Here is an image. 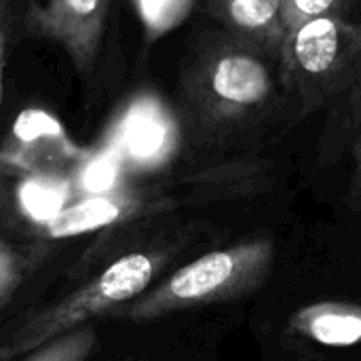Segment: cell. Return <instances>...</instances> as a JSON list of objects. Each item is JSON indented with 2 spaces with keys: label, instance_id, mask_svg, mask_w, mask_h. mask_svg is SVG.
<instances>
[{
  "label": "cell",
  "instance_id": "1",
  "mask_svg": "<svg viewBox=\"0 0 361 361\" xmlns=\"http://www.w3.org/2000/svg\"><path fill=\"white\" fill-rule=\"evenodd\" d=\"M286 78L302 102V112L328 108L330 131L322 140V154L361 118V25L334 17H317L286 36Z\"/></svg>",
  "mask_w": 361,
  "mask_h": 361
},
{
  "label": "cell",
  "instance_id": "2",
  "mask_svg": "<svg viewBox=\"0 0 361 361\" xmlns=\"http://www.w3.org/2000/svg\"><path fill=\"white\" fill-rule=\"evenodd\" d=\"M279 49L228 34L209 40L184 76L190 114L207 127L241 125L267 110L288 82Z\"/></svg>",
  "mask_w": 361,
  "mask_h": 361
},
{
  "label": "cell",
  "instance_id": "3",
  "mask_svg": "<svg viewBox=\"0 0 361 361\" xmlns=\"http://www.w3.org/2000/svg\"><path fill=\"white\" fill-rule=\"evenodd\" d=\"M273 264L275 245L271 239H247L224 250L207 252L121 307L114 317L150 322L171 313L231 302L260 290Z\"/></svg>",
  "mask_w": 361,
  "mask_h": 361
},
{
  "label": "cell",
  "instance_id": "4",
  "mask_svg": "<svg viewBox=\"0 0 361 361\" xmlns=\"http://www.w3.org/2000/svg\"><path fill=\"white\" fill-rule=\"evenodd\" d=\"M169 258L167 247L135 250L116 258L85 286L42 309L0 341V361L25 357L53 338L89 326L95 317L114 315L150 288Z\"/></svg>",
  "mask_w": 361,
  "mask_h": 361
},
{
  "label": "cell",
  "instance_id": "5",
  "mask_svg": "<svg viewBox=\"0 0 361 361\" xmlns=\"http://www.w3.org/2000/svg\"><path fill=\"white\" fill-rule=\"evenodd\" d=\"M89 157L49 112L23 110L0 146V176H72ZM74 178V176H72Z\"/></svg>",
  "mask_w": 361,
  "mask_h": 361
},
{
  "label": "cell",
  "instance_id": "6",
  "mask_svg": "<svg viewBox=\"0 0 361 361\" xmlns=\"http://www.w3.org/2000/svg\"><path fill=\"white\" fill-rule=\"evenodd\" d=\"M112 0H47L30 4L23 27L63 49L80 74H89L102 53Z\"/></svg>",
  "mask_w": 361,
  "mask_h": 361
},
{
  "label": "cell",
  "instance_id": "7",
  "mask_svg": "<svg viewBox=\"0 0 361 361\" xmlns=\"http://www.w3.org/2000/svg\"><path fill=\"white\" fill-rule=\"evenodd\" d=\"M178 207L173 197L157 190L114 188L108 192L87 195L70 203L49 222L34 226V235L42 241H61L78 235L95 233L108 226H123L146 220Z\"/></svg>",
  "mask_w": 361,
  "mask_h": 361
},
{
  "label": "cell",
  "instance_id": "8",
  "mask_svg": "<svg viewBox=\"0 0 361 361\" xmlns=\"http://www.w3.org/2000/svg\"><path fill=\"white\" fill-rule=\"evenodd\" d=\"M290 330L324 347H351L361 343V305L315 302L290 317Z\"/></svg>",
  "mask_w": 361,
  "mask_h": 361
},
{
  "label": "cell",
  "instance_id": "9",
  "mask_svg": "<svg viewBox=\"0 0 361 361\" xmlns=\"http://www.w3.org/2000/svg\"><path fill=\"white\" fill-rule=\"evenodd\" d=\"M283 2L286 0H212V6L233 34L281 51L286 42Z\"/></svg>",
  "mask_w": 361,
  "mask_h": 361
},
{
  "label": "cell",
  "instance_id": "10",
  "mask_svg": "<svg viewBox=\"0 0 361 361\" xmlns=\"http://www.w3.org/2000/svg\"><path fill=\"white\" fill-rule=\"evenodd\" d=\"M203 201H222L258 195L271 184V163L235 161L195 173L184 180Z\"/></svg>",
  "mask_w": 361,
  "mask_h": 361
},
{
  "label": "cell",
  "instance_id": "11",
  "mask_svg": "<svg viewBox=\"0 0 361 361\" xmlns=\"http://www.w3.org/2000/svg\"><path fill=\"white\" fill-rule=\"evenodd\" d=\"M74 178L72 176H32L17 178L13 199L17 212L40 226L63 212L74 199Z\"/></svg>",
  "mask_w": 361,
  "mask_h": 361
},
{
  "label": "cell",
  "instance_id": "12",
  "mask_svg": "<svg viewBox=\"0 0 361 361\" xmlns=\"http://www.w3.org/2000/svg\"><path fill=\"white\" fill-rule=\"evenodd\" d=\"M116 137L121 140L125 150L137 159L157 152V148H161L165 140V118L161 108L148 99L133 104L121 118Z\"/></svg>",
  "mask_w": 361,
  "mask_h": 361
},
{
  "label": "cell",
  "instance_id": "13",
  "mask_svg": "<svg viewBox=\"0 0 361 361\" xmlns=\"http://www.w3.org/2000/svg\"><path fill=\"white\" fill-rule=\"evenodd\" d=\"M97 343L93 326H82L74 332L53 338L51 343L27 353L23 361H87Z\"/></svg>",
  "mask_w": 361,
  "mask_h": 361
},
{
  "label": "cell",
  "instance_id": "14",
  "mask_svg": "<svg viewBox=\"0 0 361 361\" xmlns=\"http://www.w3.org/2000/svg\"><path fill=\"white\" fill-rule=\"evenodd\" d=\"M192 0H135L140 19L150 38L176 27L188 13Z\"/></svg>",
  "mask_w": 361,
  "mask_h": 361
},
{
  "label": "cell",
  "instance_id": "15",
  "mask_svg": "<svg viewBox=\"0 0 361 361\" xmlns=\"http://www.w3.org/2000/svg\"><path fill=\"white\" fill-rule=\"evenodd\" d=\"M27 271V258L0 239V307L15 294Z\"/></svg>",
  "mask_w": 361,
  "mask_h": 361
},
{
  "label": "cell",
  "instance_id": "16",
  "mask_svg": "<svg viewBox=\"0 0 361 361\" xmlns=\"http://www.w3.org/2000/svg\"><path fill=\"white\" fill-rule=\"evenodd\" d=\"M341 0H286L283 2V25L286 36L296 32L311 19L326 17V13Z\"/></svg>",
  "mask_w": 361,
  "mask_h": 361
},
{
  "label": "cell",
  "instance_id": "17",
  "mask_svg": "<svg viewBox=\"0 0 361 361\" xmlns=\"http://www.w3.org/2000/svg\"><path fill=\"white\" fill-rule=\"evenodd\" d=\"M353 161H355V169H353V197L361 203V131L357 137L353 140Z\"/></svg>",
  "mask_w": 361,
  "mask_h": 361
},
{
  "label": "cell",
  "instance_id": "18",
  "mask_svg": "<svg viewBox=\"0 0 361 361\" xmlns=\"http://www.w3.org/2000/svg\"><path fill=\"white\" fill-rule=\"evenodd\" d=\"M6 40H8V30H0V99H2V80H4V66H6Z\"/></svg>",
  "mask_w": 361,
  "mask_h": 361
},
{
  "label": "cell",
  "instance_id": "19",
  "mask_svg": "<svg viewBox=\"0 0 361 361\" xmlns=\"http://www.w3.org/2000/svg\"><path fill=\"white\" fill-rule=\"evenodd\" d=\"M11 2L13 0H0V30L6 27V19H8V13H11Z\"/></svg>",
  "mask_w": 361,
  "mask_h": 361
}]
</instances>
